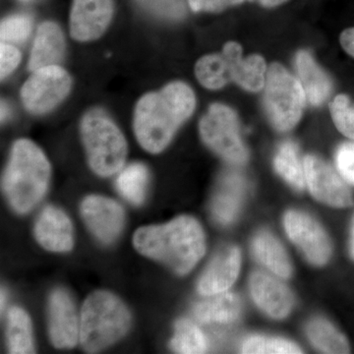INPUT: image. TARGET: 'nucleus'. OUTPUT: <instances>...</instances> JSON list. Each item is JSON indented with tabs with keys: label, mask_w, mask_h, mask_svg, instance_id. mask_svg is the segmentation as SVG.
Returning <instances> with one entry per match:
<instances>
[{
	"label": "nucleus",
	"mask_w": 354,
	"mask_h": 354,
	"mask_svg": "<svg viewBox=\"0 0 354 354\" xmlns=\"http://www.w3.org/2000/svg\"><path fill=\"white\" fill-rule=\"evenodd\" d=\"M130 324L129 310L120 298L108 291H95L81 311V344L88 353H97L124 337Z\"/></svg>",
	"instance_id": "nucleus-5"
},
{
	"label": "nucleus",
	"mask_w": 354,
	"mask_h": 354,
	"mask_svg": "<svg viewBox=\"0 0 354 354\" xmlns=\"http://www.w3.org/2000/svg\"><path fill=\"white\" fill-rule=\"evenodd\" d=\"M330 111L335 127L354 141V102L346 95H339L330 102Z\"/></svg>",
	"instance_id": "nucleus-29"
},
{
	"label": "nucleus",
	"mask_w": 354,
	"mask_h": 354,
	"mask_svg": "<svg viewBox=\"0 0 354 354\" xmlns=\"http://www.w3.org/2000/svg\"><path fill=\"white\" fill-rule=\"evenodd\" d=\"M31 31V18L24 14H18L2 21L0 37L3 43H24L29 38Z\"/></svg>",
	"instance_id": "nucleus-30"
},
{
	"label": "nucleus",
	"mask_w": 354,
	"mask_h": 354,
	"mask_svg": "<svg viewBox=\"0 0 354 354\" xmlns=\"http://www.w3.org/2000/svg\"><path fill=\"white\" fill-rule=\"evenodd\" d=\"M250 292L258 307L272 318H286L292 309L290 290L279 279L266 272H255L251 276Z\"/></svg>",
	"instance_id": "nucleus-17"
},
{
	"label": "nucleus",
	"mask_w": 354,
	"mask_h": 354,
	"mask_svg": "<svg viewBox=\"0 0 354 354\" xmlns=\"http://www.w3.org/2000/svg\"><path fill=\"white\" fill-rule=\"evenodd\" d=\"M80 129L92 171L102 177L120 171L127 160V142L108 114L91 109L83 116Z\"/></svg>",
	"instance_id": "nucleus-6"
},
{
	"label": "nucleus",
	"mask_w": 354,
	"mask_h": 354,
	"mask_svg": "<svg viewBox=\"0 0 354 354\" xmlns=\"http://www.w3.org/2000/svg\"><path fill=\"white\" fill-rule=\"evenodd\" d=\"M274 169L279 176L297 190H304L305 183L304 164L301 162L297 145L286 142L279 147L274 160Z\"/></svg>",
	"instance_id": "nucleus-25"
},
{
	"label": "nucleus",
	"mask_w": 354,
	"mask_h": 354,
	"mask_svg": "<svg viewBox=\"0 0 354 354\" xmlns=\"http://www.w3.org/2000/svg\"><path fill=\"white\" fill-rule=\"evenodd\" d=\"M196 97L187 84L174 81L137 102L134 132L140 146L151 153L162 152L178 128L194 113Z\"/></svg>",
	"instance_id": "nucleus-1"
},
{
	"label": "nucleus",
	"mask_w": 354,
	"mask_h": 354,
	"mask_svg": "<svg viewBox=\"0 0 354 354\" xmlns=\"http://www.w3.org/2000/svg\"><path fill=\"white\" fill-rule=\"evenodd\" d=\"M81 214L91 232L104 244L113 243L124 227V209L109 198L86 197L81 205Z\"/></svg>",
	"instance_id": "nucleus-13"
},
{
	"label": "nucleus",
	"mask_w": 354,
	"mask_h": 354,
	"mask_svg": "<svg viewBox=\"0 0 354 354\" xmlns=\"http://www.w3.org/2000/svg\"><path fill=\"white\" fill-rule=\"evenodd\" d=\"M140 6L167 19H181L185 15L183 0H137Z\"/></svg>",
	"instance_id": "nucleus-31"
},
{
	"label": "nucleus",
	"mask_w": 354,
	"mask_h": 354,
	"mask_svg": "<svg viewBox=\"0 0 354 354\" xmlns=\"http://www.w3.org/2000/svg\"><path fill=\"white\" fill-rule=\"evenodd\" d=\"M72 79L59 65L32 71L21 88V101L32 114L50 113L64 102L71 90Z\"/></svg>",
	"instance_id": "nucleus-9"
},
{
	"label": "nucleus",
	"mask_w": 354,
	"mask_h": 354,
	"mask_svg": "<svg viewBox=\"0 0 354 354\" xmlns=\"http://www.w3.org/2000/svg\"><path fill=\"white\" fill-rule=\"evenodd\" d=\"M50 179V165L34 142L19 139L13 144L4 172L3 191L18 214L31 211L44 196Z\"/></svg>",
	"instance_id": "nucleus-3"
},
{
	"label": "nucleus",
	"mask_w": 354,
	"mask_h": 354,
	"mask_svg": "<svg viewBox=\"0 0 354 354\" xmlns=\"http://www.w3.org/2000/svg\"><path fill=\"white\" fill-rule=\"evenodd\" d=\"M304 87L283 66L274 64L266 75L264 104L272 127L290 131L299 122L305 106Z\"/></svg>",
	"instance_id": "nucleus-7"
},
{
	"label": "nucleus",
	"mask_w": 354,
	"mask_h": 354,
	"mask_svg": "<svg viewBox=\"0 0 354 354\" xmlns=\"http://www.w3.org/2000/svg\"><path fill=\"white\" fill-rule=\"evenodd\" d=\"M252 251L256 259L270 272L279 278L288 279L292 268L288 254L278 239L268 232H260L252 241Z\"/></svg>",
	"instance_id": "nucleus-21"
},
{
	"label": "nucleus",
	"mask_w": 354,
	"mask_h": 354,
	"mask_svg": "<svg viewBox=\"0 0 354 354\" xmlns=\"http://www.w3.org/2000/svg\"><path fill=\"white\" fill-rule=\"evenodd\" d=\"M4 305H6V292L1 290V310H3Z\"/></svg>",
	"instance_id": "nucleus-39"
},
{
	"label": "nucleus",
	"mask_w": 354,
	"mask_h": 354,
	"mask_svg": "<svg viewBox=\"0 0 354 354\" xmlns=\"http://www.w3.org/2000/svg\"><path fill=\"white\" fill-rule=\"evenodd\" d=\"M203 142L223 160L242 165L248 160V152L239 131L236 113L227 106L214 104L199 123Z\"/></svg>",
	"instance_id": "nucleus-8"
},
{
	"label": "nucleus",
	"mask_w": 354,
	"mask_h": 354,
	"mask_svg": "<svg viewBox=\"0 0 354 354\" xmlns=\"http://www.w3.org/2000/svg\"><path fill=\"white\" fill-rule=\"evenodd\" d=\"M20 62L19 50L11 44L2 41L0 46V75L2 80L17 68Z\"/></svg>",
	"instance_id": "nucleus-33"
},
{
	"label": "nucleus",
	"mask_w": 354,
	"mask_h": 354,
	"mask_svg": "<svg viewBox=\"0 0 354 354\" xmlns=\"http://www.w3.org/2000/svg\"><path fill=\"white\" fill-rule=\"evenodd\" d=\"M7 346L13 354L34 353L32 322L24 310L13 307L7 319Z\"/></svg>",
	"instance_id": "nucleus-23"
},
{
	"label": "nucleus",
	"mask_w": 354,
	"mask_h": 354,
	"mask_svg": "<svg viewBox=\"0 0 354 354\" xmlns=\"http://www.w3.org/2000/svg\"><path fill=\"white\" fill-rule=\"evenodd\" d=\"M65 48L64 32L59 26L50 21L41 23L32 43L28 64L29 69L32 72L43 67L59 64L64 59Z\"/></svg>",
	"instance_id": "nucleus-19"
},
{
	"label": "nucleus",
	"mask_w": 354,
	"mask_h": 354,
	"mask_svg": "<svg viewBox=\"0 0 354 354\" xmlns=\"http://www.w3.org/2000/svg\"><path fill=\"white\" fill-rule=\"evenodd\" d=\"M335 160L342 178L354 185V142L342 144L337 148Z\"/></svg>",
	"instance_id": "nucleus-32"
},
{
	"label": "nucleus",
	"mask_w": 354,
	"mask_h": 354,
	"mask_svg": "<svg viewBox=\"0 0 354 354\" xmlns=\"http://www.w3.org/2000/svg\"><path fill=\"white\" fill-rule=\"evenodd\" d=\"M341 44L342 48L348 53L349 55L354 57V28H349V29L344 30L342 32Z\"/></svg>",
	"instance_id": "nucleus-35"
},
{
	"label": "nucleus",
	"mask_w": 354,
	"mask_h": 354,
	"mask_svg": "<svg viewBox=\"0 0 354 354\" xmlns=\"http://www.w3.org/2000/svg\"><path fill=\"white\" fill-rule=\"evenodd\" d=\"M48 332L57 348H73L80 339V324L75 306L67 291L57 288L48 304Z\"/></svg>",
	"instance_id": "nucleus-14"
},
{
	"label": "nucleus",
	"mask_w": 354,
	"mask_h": 354,
	"mask_svg": "<svg viewBox=\"0 0 354 354\" xmlns=\"http://www.w3.org/2000/svg\"><path fill=\"white\" fill-rule=\"evenodd\" d=\"M244 0H188L190 8L194 12L218 13L230 6H239Z\"/></svg>",
	"instance_id": "nucleus-34"
},
{
	"label": "nucleus",
	"mask_w": 354,
	"mask_h": 354,
	"mask_svg": "<svg viewBox=\"0 0 354 354\" xmlns=\"http://www.w3.org/2000/svg\"><path fill=\"white\" fill-rule=\"evenodd\" d=\"M198 304L194 316L204 324L234 322L241 313V298L232 292H223Z\"/></svg>",
	"instance_id": "nucleus-22"
},
{
	"label": "nucleus",
	"mask_w": 354,
	"mask_h": 354,
	"mask_svg": "<svg viewBox=\"0 0 354 354\" xmlns=\"http://www.w3.org/2000/svg\"><path fill=\"white\" fill-rule=\"evenodd\" d=\"M171 348L177 353H204L208 349V344L201 330L195 324L183 319L176 324Z\"/></svg>",
	"instance_id": "nucleus-27"
},
{
	"label": "nucleus",
	"mask_w": 354,
	"mask_h": 354,
	"mask_svg": "<svg viewBox=\"0 0 354 354\" xmlns=\"http://www.w3.org/2000/svg\"><path fill=\"white\" fill-rule=\"evenodd\" d=\"M266 62L261 55L243 58L242 48L235 41H228L223 53L205 55L195 65V75L205 88L218 90L230 82L244 90L258 92L266 82Z\"/></svg>",
	"instance_id": "nucleus-4"
},
{
	"label": "nucleus",
	"mask_w": 354,
	"mask_h": 354,
	"mask_svg": "<svg viewBox=\"0 0 354 354\" xmlns=\"http://www.w3.org/2000/svg\"><path fill=\"white\" fill-rule=\"evenodd\" d=\"M246 193L245 179L236 171H227L221 176L212 202V215L216 223L228 225L241 212Z\"/></svg>",
	"instance_id": "nucleus-18"
},
{
	"label": "nucleus",
	"mask_w": 354,
	"mask_h": 354,
	"mask_svg": "<svg viewBox=\"0 0 354 354\" xmlns=\"http://www.w3.org/2000/svg\"><path fill=\"white\" fill-rule=\"evenodd\" d=\"M9 106L8 104H6V102H1V120L6 121L7 118H8L9 114Z\"/></svg>",
	"instance_id": "nucleus-37"
},
{
	"label": "nucleus",
	"mask_w": 354,
	"mask_h": 354,
	"mask_svg": "<svg viewBox=\"0 0 354 354\" xmlns=\"http://www.w3.org/2000/svg\"><path fill=\"white\" fill-rule=\"evenodd\" d=\"M305 183L312 196L329 206L346 208L353 205V196L337 172L316 156L304 160Z\"/></svg>",
	"instance_id": "nucleus-11"
},
{
	"label": "nucleus",
	"mask_w": 354,
	"mask_h": 354,
	"mask_svg": "<svg viewBox=\"0 0 354 354\" xmlns=\"http://www.w3.org/2000/svg\"><path fill=\"white\" fill-rule=\"evenodd\" d=\"M283 223L286 234L310 263L322 266L329 261L332 255L329 237L311 216L301 212L290 211L286 214Z\"/></svg>",
	"instance_id": "nucleus-10"
},
{
	"label": "nucleus",
	"mask_w": 354,
	"mask_h": 354,
	"mask_svg": "<svg viewBox=\"0 0 354 354\" xmlns=\"http://www.w3.org/2000/svg\"><path fill=\"white\" fill-rule=\"evenodd\" d=\"M295 69L310 104L321 106L332 93L333 86L329 77L306 50H300L297 53Z\"/></svg>",
	"instance_id": "nucleus-20"
},
{
	"label": "nucleus",
	"mask_w": 354,
	"mask_h": 354,
	"mask_svg": "<svg viewBox=\"0 0 354 354\" xmlns=\"http://www.w3.org/2000/svg\"><path fill=\"white\" fill-rule=\"evenodd\" d=\"M250 1H256L262 6L272 8V7L279 6L281 4L285 3L288 0H250Z\"/></svg>",
	"instance_id": "nucleus-36"
},
{
	"label": "nucleus",
	"mask_w": 354,
	"mask_h": 354,
	"mask_svg": "<svg viewBox=\"0 0 354 354\" xmlns=\"http://www.w3.org/2000/svg\"><path fill=\"white\" fill-rule=\"evenodd\" d=\"M311 344L324 353H349L348 339L334 326L323 318H315L306 326Z\"/></svg>",
	"instance_id": "nucleus-24"
},
{
	"label": "nucleus",
	"mask_w": 354,
	"mask_h": 354,
	"mask_svg": "<svg viewBox=\"0 0 354 354\" xmlns=\"http://www.w3.org/2000/svg\"><path fill=\"white\" fill-rule=\"evenodd\" d=\"M35 237L46 250L67 252L74 245L73 225L62 209L48 206L36 221Z\"/></svg>",
	"instance_id": "nucleus-15"
},
{
	"label": "nucleus",
	"mask_w": 354,
	"mask_h": 354,
	"mask_svg": "<svg viewBox=\"0 0 354 354\" xmlns=\"http://www.w3.org/2000/svg\"><path fill=\"white\" fill-rule=\"evenodd\" d=\"M133 244L142 255L158 261L177 274H188L202 259L206 241L201 225L190 216H181L165 225L140 227Z\"/></svg>",
	"instance_id": "nucleus-2"
},
{
	"label": "nucleus",
	"mask_w": 354,
	"mask_h": 354,
	"mask_svg": "<svg viewBox=\"0 0 354 354\" xmlns=\"http://www.w3.org/2000/svg\"><path fill=\"white\" fill-rule=\"evenodd\" d=\"M351 257H353V259L354 260V221H353V230H351Z\"/></svg>",
	"instance_id": "nucleus-38"
},
{
	"label": "nucleus",
	"mask_w": 354,
	"mask_h": 354,
	"mask_svg": "<svg viewBox=\"0 0 354 354\" xmlns=\"http://www.w3.org/2000/svg\"><path fill=\"white\" fill-rule=\"evenodd\" d=\"M241 265V251L236 246L221 249L202 274L198 291L206 297L225 292L239 278Z\"/></svg>",
	"instance_id": "nucleus-16"
},
{
	"label": "nucleus",
	"mask_w": 354,
	"mask_h": 354,
	"mask_svg": "<svg viewBox=\"0 0 354 354\" xmlns=\"http://www.w3.org/2000/svg\"><path fill=\"white\" fill-rule=\"evenodd\" d=\"M242 353L249 354H283L302 353L297 344L279 337H261L253 335L244 341L241 348Z\"/></svg>",
	"instance_id": "nucleus-28"
},
{
	"label": "nucleus",
	"mask_w": 354,
	"mask_h": 354,
	"mask_svg": "<svg viewBox=\"0 0 354 354\" xmlns=\"http://www.w3.org/2000/svg\"><path fill=\"white\" fill-rule=\"evenodd\" d=\"M113 15V0H73L70 11V35L78 41L101 38Z\"/></svg>",
	"instance_id": "nucleus-12"
},
{
	"label": "nucleus",
	"mask_w": 354,
	"mask_h": 354,
	"mask_svg": "<svg viewBox=\"0 0 354 354\" xmlns=\"http://www.w3.org/2000/svg\"><path fill=\"white\" fill-rule=\"evenodd\" d=\"M148 180L149 172L145 165L134 162L120 172L116 179V188L121 196L138 206L145 199Z\"/></svg>",
	"instance_id": "nucleus-26"
}]
</instances>
